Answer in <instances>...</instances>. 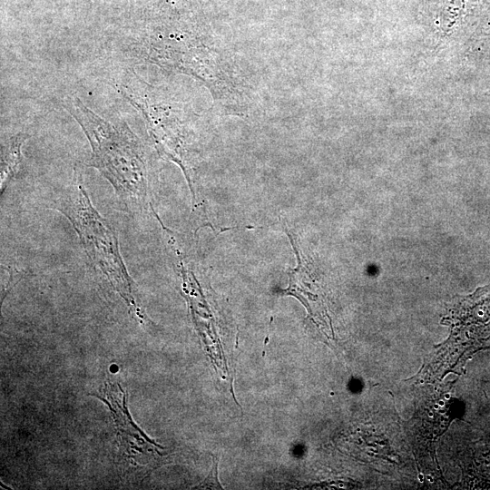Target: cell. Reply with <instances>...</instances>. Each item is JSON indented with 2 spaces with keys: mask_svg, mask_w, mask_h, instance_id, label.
<instances>
[{
  "mask_svg": "<svg viewBox=\"0 0 490 490\" xmlns=\"http://www.w3.org/2000/svg\"><path fill=\"white\" fill-rule=\"evenodd\" d=\"M439 404L443 406V405H444V402H443V401H440Z\"/></svg>",
  "mask_w": 490,
  "mask_h": 490,
  "instance_id": "4",
  "label": "cell"
},
{
  "mask_svg": "<svg viewBox=\"0 0 490 490\" xmlns=\"http://www.w3.org/2000/svg\"><path fill=\"white\" fill-rule=\"evenodd\" d=\"M53 204L54 210L71 222L92 266L122 297L133 316L141 322L146 320L135 284L121 255L115 229L92 203L78 168L74 170L70 186Z\"/></svg>",
  "mask_w": 490,
  "mask_h": 490,
  "instance_id": "2",
  "label": "cell"
},
{
  "mask_svg": "<svg viewBox=\"0 0 490 490\" xmlns=\"http://www.w3.org/2000/svg\"><path fill=\"white\" fill-rule=\"evenodd\" d=\"M26 138V134L20 132L10 138L5 144H2L1 194L4 193L6 186L17 172L22 159L21 148Z\"/></svg>",
  "mask_w": 490,
  "mask_h": 490,
  "instance_id": "3",
  "label": "cell"
},
{
  "mask_svg": "<svg viewBox=\"0 0 490 490\" xmlns=\"http://www.w3.org/2000/svg\"><path fill=\"white\" fill-rule=\"evenodd\" d=\"M63 104L88 139L89 166L111 183L121 207L131 214L155 216L150 160L142 141L125 122L103 119L77 97L70 96Z\"/></svg>",
  "mask_w": 490,
  "mask_h": 490,
  "instance_id": "1",
  "label": "cell"
}]
</instances>
